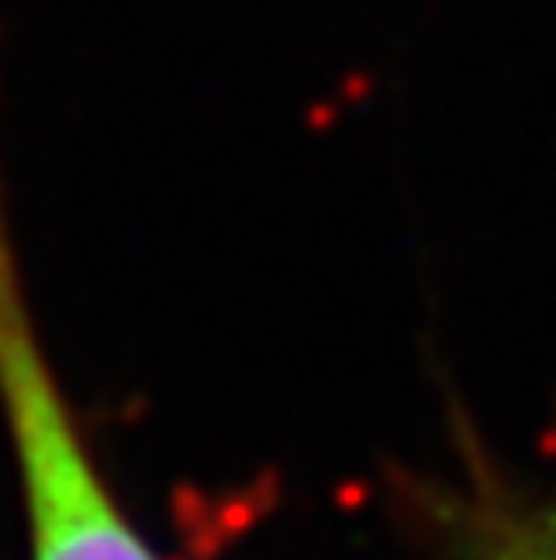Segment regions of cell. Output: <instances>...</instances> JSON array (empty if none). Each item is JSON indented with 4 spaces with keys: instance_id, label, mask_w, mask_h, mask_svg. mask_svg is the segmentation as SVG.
I'll return each instance as SVG.
<instances>
[{
    "instance_id": "6da1fadb",
    "label": "cell",
    "mask_w": 556,
    "mask_h": 560,
    "mask_svg": "<svg viewBox=\"0 0 556 560\" xmlns=\"http://www.w3.org/2000/svg\"><path fill=\"white\" fill-rule=\"evenodd\" d=\"M0 428L10 443L25 516V560H163L143 526L128 516L79 428L10 226L5 167H0Z\"/></svg>"
},
{
    "instance_id": "7a4b0ae2",
    "label": "cell",
    "mask_w": 556,
    "mask_h": 560,
    "mask_svg": "<svg viewBox=\"0 0 556 560\" xmlns=\"http://www.w3.org/2000/svg\"><path fill=\"white\" fill-rule=\"evenodd\" d=\"M439 502L493 560H556V472L542 487H522L473 457V477L449 482Z\"/></svg>"
},
{
    "instance_id": "3957f363",
    "label": "cell",
    "mask_w": 556,
    "mask_h": 560,
    "mask_svg": "<svg viewBox=\"0 0 556 560\" xmlns=\"http://www.w3.org/2000/svg\"><path fill=\"white\" fill-rule=\"evenodd\" d=\"M429 560H493L473 541V532L429 492Z\"/></svg>"
}]
</instances>
